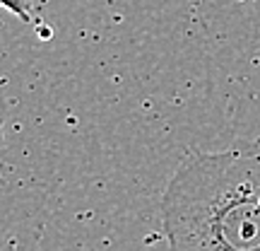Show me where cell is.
<instances>
[{
  "mask_svg": "<svg viewBox=\"0 0 260 251\" xmlns=\"http://www.w3.org/2000/svg\"><path fill=\"white\" fill-rule=\"evenodd\" d=\"M161 222L171 251H260V138L188 157L164 191Z\"/></svg>",
  "mask_w": 260,
  "mask_h": 251,
  "instance_id": "1",
  "label": "cell"
},
{
  "mask_svg": "<svg viewBox=\"0 0 260 251\" xmlns=\"http://www.w3.org/2000/svg\"><path fill=\"white\" fill-rule=\"evenodd\" d=\"M8 10H12L22 22H31V10H29V0H0Z\"/></svg>",
  "mask_w": 260,
  "mask_h": 251,
  "instance_id": "2",
  "label": "cell"
}]
</instances>
